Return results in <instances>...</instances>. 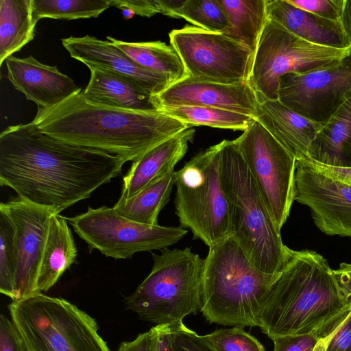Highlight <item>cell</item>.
Here are the masks:
<instances>
[{"mask_svg":"<svg viewBox=\"0 0 351 351\" xmlns=\"http://www.w3.org/2000/svg\"><path fill=\"white\" fill-rule=\"evenodd\" d=\"M125 161L100 150L64 143L32 122L0 134V184L60 214L121 173Z\"/></svg>","mask_w":351,"mask_h":351,"instance_id":"1","label":"cell"},{"mask_svg":"<svg viewBox=\"0 0 351 351\" xmlns=\"http://www.w3.org/2000/svg\"><path fill=\"white\" fill-rule=\"evenodd\" d=\"M78 89L62 102L38 108L32 123L64 143L135 161L162 141L191 128L160 111H137L94 104Z\"/></svg>","mask_w":351,"mask_h":351,"instance_id":"2","label":"cell"},{"mask_svg":"<svg viewBox=\"0 0 351 351\" xmlns=\"http://www.w3.org/2000/svg\"><path fill=\"white\" fill-rule=\"evenodd\" d=\"M350 310L327 261L314 251L289 248L267 295L259 328L270 339L313 332L324 338Z\"/></svg>","mask_w":351,"mask_h":351,"instance_id":"3","label":"cell"},{"mask_svg":"<svg viewBox=\"0 0 351 351\" xmlns=\"http://www.w3.org/2000/svg\"><path fill=\"white\" fill-rule=\"evenodd\" d=\"M208 248L199 311L211 324L259 327L267 295L279 274L258 269L230 236Z\"/></svg>","mask_w":351,"mask_h":351,"instance_id":"4","label":"cell"},{"mask_svg":"<svg viewBox=\"0 0 351 351\" xmlns=\"http://www.w3.org/2000/svg\"><path fill=\"white\" fill-rule=\"evenodd\" d=\"M221 143V179L230 219V236L261 271L278 275L289 247L272 218L234 141Z\"/></svg>","mask_w":351,"mask_h":351,"instance_id":"5","label":"cell"},{"mask_svg":"<svg viewBox=\"0 0 351 351\" xmlns=\"http://www.w3.org/2000/svg\"><path fill=\"white\" fill-rule=\"evenodd\" d=\"M152 255L151 272L126 298V308L156 325L196 314L201 303L204 259L190 247H167Z\"/></svg>","mask_w":351,"mask_h":351,"instance_id":"6","label":"cell"},{"mask_svg":"<svg viewBox=\"0 0 351 351\" xmlns=\"http://www.w3.org/2000/svg\"><path fill=\"white\" fill-rule=\"evenodd\" d=\"M8 308L27 351H110L95 318L64 298L40 292Z\"/></svg>","mask_w":351,"mask_h":351,"instance_id":"7","label":"cell"},{"mask_svg":"<svg viewBox=\"0 0 351 351\" xmlns=\"http://www.w3.org/2000/svg\"><path fill=\"white\" fill-rule=\"evenodd\" d=\"M220 161L221 143L198 153L174 172V204L180 227L189 229L208 247L230 236Z\"/></svg>","mask_w":351,"mask_h":351,"instance_id":"8","label":"cell"},{"mask_svg":"<svg viewBox=\"0 0 351 351\" xmlns=\"http://www.w3.org/2000/svg\"><path fill=\"white\" fill-rule=\"evenodd\" d=\"M350 48L309 43L268 19L254 54L248 83L266 98L278 99L281 76L330 67L346 56Z\"/></svg>","mask_w":351,"mask_h":351,"instance_id":"9","label":"cell"},{"mask_svg":"<svg viewBox=\"0 0 351 351\" xmlns=\"http://www.w3.org/2000/svg\"><path fill=\"white\" fill-rule=\"evenodd\" d=\"M90 250L115 259L130 258L135 253L167 248L188 232L182 227L151 226L130 220L114 208L88 207L86 213L68 219Z\"/></svg>","mask_w":351,"mask_h":351,"instance_id":"10","label":"cell"},{"mask_svg":"<svg viewBox=\"0 0 351 351\" xmlns=\"http://www.w3.org/2000/svg\"><path fill=\"white\" fill-rule=\"evenodd\" d=\"M234 141L281 230L295 197V157L256 119Z\"/></svg>","mask_w":351,"mask_h":351,"instance_id":"11","label":"cell"},{"mask_svg":"<svg viewBox=\"0 0 351 351\" xmlns=\"http://www.w3.org/2000/svg\"><path fill=\"white\" fill-rule=\"evenodd\" d=\"M169 36L188 77L221 84L248 82L254 53L237 39L190 25L172 30Z\"/></svg>","mask_w":351,"mask_h":351,"instance_id":"12","label":"cell"},{"mask_svg":"<svg viewBox=\"0 0 351 351\" xmlns=\"http://www.w3.org/2000/svg\"><path fill=\"white\" fill-rule=\"evenodd\" d=\"M278 100L297 113L326 122L351 97V48L339 63L306 73L280 77Z\"/></svg>","mask_w":351,"mask_h":351,"instance_id":"13","label":"cell"},{"mask_svg":"<svg viewBox=\"0 0 351 351\" xmlns=\"http://www.w3.org/2000/svg\"><path fill=\"white\" fill-rule=\"evenodd\" d=\"M294 200L307 206L317 227L328 235L351 237V185L296 160Z\"/></svg>","mask_w":351,"mask_h":351,"instance_id":"14","label":"cell"},{"mask_svg":"<svg viewBox=\"0 0 351 351\" xmlns=\"http://www.w3.org/2000/svg\"><path fill=\"white\" fill-rule=\"evenodd\" d=\"M16 227L18 254L14 301L40 293L37 282L53 210L20 197L1 203Z\"/></svg>","mask_w":351,"mask_h":351,"instance_id":"15","label":"cell"},{"mask_svg":"<svg viewBox=\"0 0 351 351\" xmlns=\"http://www.w3.org/2000/svg\"><path fill=\"white\" fill-rule=\"evenodd\" d=\"M158 109L182 106L213 107L255 119L258 97L248 82L221 84L187 77L152 97Z\"/></svg>","mask_w":351,"mask_h":351,"instance_id":"16","label":"cell"},{"mask_svg":"<svg viewBox=\"0 0 351 351\" xmlns=\"http://www.w3.org/2000/svg\"><path fill=\"white\" fill-rule=\"evenodd\" d=\"M61 41L71 57L82 62L89 69H96L130 78L153 96L169 86L163 76L136 64L108 40L86 35L82 37L70 36Z\"/></svg>","mask_w":351,"mask_h":351,"instance_id":"17","label":"cell"},{"mask_svg":"<svg viewBox=\"0 0 351 351\" xmlns=\"http://www.w3.org/2000/svg\"><path fill=\"white\" fill-rule=\"evenodd\" d=\"M5 63L9 81L38 108L53 106L78 89L74 81L57 66L44 64L32 56L24 58L11 56Z\"/></svg>","mask_w":351,"mask_h":351,"instance_id":"18","label":"cell"},{"mask_svg":"<svg viewBox=\"0 0 351 351\" xmlns=\"http://www.w3.org/2000/svg\"><path fill=\"white\" fill-rule=\"evenodd\" d=\"M256 94L255 119L296 160H307L311 144L324 123L304 117L278 99H269L261 93Z\"/></svg>","mask_w":351,"mask_h":351,"instance_id":"19","label":"cell"},{"mask_svg":"<svg viewBox=\"0 0 351 351\" xmlns=\"http://www.w3.org/2000/svg\"><path fill=\"white\" fill-rule=\"evenodd\" d=\"M195 130L189 128L167 140L134 161L123 179L120 197L128 199L151 183L174 172L193 141Z\"/></svg>","mask_w":351,"mask_h":351,"instance_id":"20","label":"cell"},{"mask_svg":"<svg viewBox=\"0 0 351 351\" xmlns=\"http://www.w3.org/2000/svg\"><path fill=\"white\" fill-rule=\"evenodd\" d=\"M267 10L269 19L309 43L335 49L351 47L341 21L322 18L287 0H267Z\"/></svg>","mask_w":351,"mask_h":351,"instance_id":"21","label":"cell"},{"mask_svg":"<svg viewBox=\"0 0 351 351\" xmlns=\"http://www.w3.org/2000/svg\"><path fill=\"white\" fill-rule=\"evenodd\" d=\"M83 97L88 101L137 111H159L153 95L135 81L110 72L90 69Z\"/></svg>","mask_w":351,"mask_h":351,"instance_id":"22","label":"cell"},{"mask_svg":"<svg viewBox=\"0 0 351 351\" xmlns=\"http://www.w3.org/2000/svg\"><path fill=\"white\" fill-rule=\"evenodd\" d=\"M307 160L328 167L351 168V97L323 123L311 144Z\"/></svg>","mask_w":351,"mask_h":351,"instance_id":"23","label":"cell"},{"mask_svg":"<svg viewBox=\"0 0 351 351\" xmlns=\"http://www.w3.org/2000/svg\"><path fill=\"white\" fill-rule=\"evenodd\" d=\"M77 254L73 237L65 217L54 214L40 267L37 287L39 292L49 290L63 273L75 262Z\"/></svg>","mask_w":351,"mask_h":351,"instance_id":"24","label":"cell"},{"mask_svg":"<svg viewBox=\"0 0 351 351\" xmlns=\"http://www.w3.org/2000/svg\"><path fill=\"white\" fill-rule=\"evenodd\" d=\"M106 38L136 64L163 76L169 86L188 77L180 56L171 45L161 41L129 43Z\"/></svg>","mask_w":351,"mask_h":351,"instance_id":"25","label":"cell"},{"mask_svg":"<svg viewBox=\"0 0 351 351\" xmlns=\"http://www.w3.org/2000/svg\"><path fill=\"white\" fill-rule=\"evenodd\" d=\"M33 0L0 1V66L34 38Z\"/></svg>","mask_w":351,"mask_h":351,"instance_id":"26","label":"cell"},{"mask_svg":"<svg viewBox=\"0 0 351 351\" xmlns=\"http://www.w3.org/2000/svg\"><path fill=\"white\" fill-rule=\"evenodd\" d=\"M174 172L151 183L130 199L119 197L113 208L133 221L158 225V215L169 202L174 186Z\"/></svg>","mask_w":351,"mask_h":351,"instance_id":"27","label":"cell"},{"mask_svg":"<svg viewBox=\"0 0 351 351\" xmlns=\"http://www.w3.org/2000/svg\"><path fill=\"white\" fill-rule=\"evenodd\" d=\"M230 21L231 36L254 54L268 20L267 0H217Z\"/></svg>","mask_w":351,"mask_h":351,"instance_id":"28","label":"cell"},{"mask_svg":"<svg viewBox=\"0 0 351 351\" xmlns=\"http://www.w3.org/2000/svg\"><path fill=\"white\" fill-rule=\"evenodd\" d=\"M158 110L190 127L204 125L244 132L255 121L246 114L213 107L182 106Z\"/></svg>","mask_w":351,"mask_h":351,"instance_id":"29","label":"cell"},{"mask_svg":"<svg viewBox=\"0 0 351 351\" xmlns=\"http://www.w3.org/2000/svg\"><path fill=\"white\" fill-rule=\"evenodd\" d=\"M109 7V0H33V16L36 21L96 18Z\"/></svg>","mask_w":351,"mask_h":351,"instance_id":"30","label":"cell"},{"mask_svg":"<svg viewBox=\"0 0 351 351\" xmlns=\"http://www.w3.org/2000/svg\"><path fill=\"white\" fill-rule=\"evenodd\" d=\"M18 254L15 225L0 207V292L14 301Z\"/></svg>","mask_w":351,"mask_h":351,"instance_id":"31","label":"cell"},{"mask_svg":"<svg viewBox=\"0 0 351 351\" xmlns=\"http://www.w3.org/2000/svg\"><path fill=\"white\" fill-rule=\"evenodd\" d=\"M174 18H182L195 27L231 36L232 27L217 0H183Z\"/></svg>","mask_w":351,"mask_h":351,"instance_id":"32","label":"cell"},{"mask_svg":"<svg viewBox=\"0 0 351 351\" xmlns=\"http://www.w3.org/2000/svg\"><path fill=\"white\" fill-rule=\"evenodd\" d=\"M204 336L217 351H265L256 338L239 326L216 330Z\"/></svg>","mask_w":351,"mask_h":351,"instance_id":"33","label":"cell"},{"mask_svg":"<svg viewBox=\"0 0 351 351\" xmlns=\"http://www.w3.org/2000/svg\"><path fill=\"white\" fill-rule=\"evenodd\" d=\"M175 351H217L204 335L187 328L182 321L169 323Z\"/></svg>","mask_w":351,"mask_h":351,"instance_id":"34","label":"cell"},{"mask_svg":"<svg viewBox=\"0 0 351 351\" xmlns=\"http://www.w3.org/2000/svg\"><path fill=\"white\" fill-rule=\"evenodd\" d=\"M321 337L316 332L278 336L271 339L274 351H324Z\"/></svg>","mask_w":351,"mask_h":351,"instance_id":"35","label":"cell"},{"mask_svg":"<svg viewBox=\"0 0 351 351\" xmlns=\"http://www.w3.org/2000/svg\"><path fill=\"white\" fill-rule=\"evenodd\" d=\"M287 1L299 9L332 21H341L346 3V0Z\"/></svg>","mask_w":351,"mask_h":351,"instance_id":"36","label":"cell"},{"mask_svg":"<svg viewBox=\"0 0 351 351\" xmlns=\"http://www.w3.org/2000/svg\"><path fill=\"white\" fill-rule=\"evenodd\" d=\"M321 339L324 351H351V310L328 336Z\"/></svg>","mask_w":351,"mask_h":351,"instance_id":"37","label":"cell"},{"mask_svg":"<svg viewBox=\"0 0 351 351\" xmlns=\"http://www.w3.org/2000/svg\"><path fill=\"white\" fill-rule=\"evenodd\" d=\"M109 3L121 10L129 8L141 16L151 17L164 12L162 0H109Z\"/></svg>","mask_w":351,"mask_h":351,"instance_id":"38","label":"cell"},{"mask_svg":"<svg viewBox=\"0 0 351 351\" xmlns=\"http://www.w3.org/2000/svg\"><path fill=\"white\" fill-rule=\"evenodd\" d=\"M0 351H27L11 319L0 315Z\"/></svg>","mask_w":351,"mask_h":351,"instance_id":"39","label":"cell"},{"mask_svg":"<svg viewBox=\"0 0 351 351\" xmlns=\"http://www.w3.org/2000/svg\"><path fill=\"white\" fill-rule=\"evenodd\" d=\"M148 351H175L170 324H158L148 331Z\"/></svg>","mask_w":351,"mask_h":351,"instance_id":"40","label":"cell"},{"mask_svg":"<svg viewBox=\"0 0 351 351\" xmlns=\"http://www.w3.org/2000/svg\"><path fill=\"white\" fill-rule=\"evenodd\" d=\"M333 271L341 289L351 302V263H341Z\"/></svg>","mask_w":351,"mask_h":351,"instance_id":"41","label":"cell"},{"mask_svg":"<svg viewBox=\"0 0 351 351\" xmlns=\"http://www.w3.org/2000/svg\"><path fill=\"white\" fill-rule=\"evenodd\" d=\"M117 351H148V332L140 333L130 341L121 342Z\"/></svg>","mask_w":351,"mask_h":351,"instance_id":"42","label":"cell"},{"mask_svg":"<svg viewBox=\"0 0 351 351\" xmlns=\"http://www.w3.org/2000/svg\"><path fill=\"white\" fill-rule=\"evenodd\" d=\"M311 161V160H309ZM318 169L351 185V168H339L322 165L311 161Z\"/></svg>","mask_w":351,"mask_h":351,"instance_id":"43","label":"cell"},{"mask_svg":"<svg viewBox=\"0 0 351 351\" xmlns=\"http://www.w3.org/2000/svg\"><path fill=\"white\" fill-rule=\"evenodd\" d=\"M341 21L351 45V0H346Z\"/></svg>","mask_w":351,"mask_h":351,"instance_id":"44","label":"cell"},{"mask_svg":"<svg viewBox=\"0 0 351 351\" xmlns=\"http://www.w3.org/2000/svg\"><path fill=\"white\" fill-rule=\"evenodd\" d=\"M122 14L125 19H129L132 18L135 14L132 10L125 8L122 10Z\"/></svg>","mask_w":351,"mask_h":351,"instance_id":"45","label":"cell"}]
</instances>
